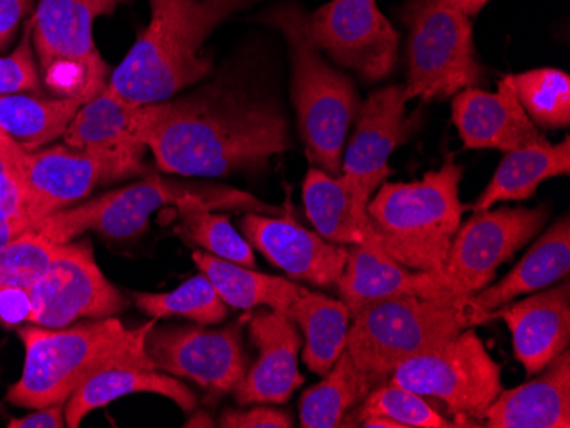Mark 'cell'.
Listing matches in <instances>:
<instances>
[{
	"label": "cell",
	"instance_id": "36",
	"mask_svg": "<svg viewBox=\"0 0 570 428\" xmlns=\"http://www.w3.org/2000/svg\"><path fill=\"white\" fill-rule=\"evenodd\" d=\"M63 246L51 242L33 228L26 229L0 248V290L30 289Z\"/></svg>",
	"mask_w": 570,
	"mask_h": 428
},
{
	"label": "cell",
	"instance_id": "40",
	"mask_svg": "<svg viewBox=\"0 0 570 428\" xmlns=\"http://www.w3.org/2000/svg\"><path fill=\"white\" fill-rule=\"evenodd\" d=\"M31 302L26 289L0 290V321L14 326L30 321Z\"/></svg>",
	"mask_w": 570,
	"mask_h": 428
},
{
	"label": "cell",
	"instance_id": "23",
	"mask_svg": "<svg viewBox=\"0 0 570 428\" xmlns=\"http://www.w3.org/2000/svg\"><path fill=\"white\" fill-rule=\"evenodd\" d=\"M243 209L249 212L278 216L282 209L268 206L246 191L216 185L213 190L191 193L179 201V232L191 245L204 248L207 253L243 267H255V255L252 245L233 228L229 217L217 216L210 209Z\"/></svg>",
	"mask_w": 570,
	"mask_h": 428
},
{
	"label": "cell",
	"instance_id": "32",
	"mask_svg": "<svg viewBox=\"0 0 570 428\" xmlns=\"http://www.w3.org/2000/svg\"><path fill=\"white\" fill-rule=\"evenodd\" d=\"M82 104L76 98H38L19 92L0 96V130L31 152L63 137Z\"/></svg>",
	"mask_w": 570,
	"mask_h": 428
},
{
	"label": "cell",
	"instance_id": "26",
	"mask_svg": "<svg viewBox=\"0 0 570 428\" xmlns=\"http://www.w3.org/2000/svg\"><path fill=\"white\" fill-rule=\"evenodd\" d=\"M303 200L307 219L326 241L342 246L376 242L367 209L344 176L335 178L311 166L304 178Z\"/></svg>",
	"mask_w": 570,
	"mask_h": 428
},
{
	"label": "cell",
	"instance_id": "35",
	"mask_svg": "<svg viewBox=\"0 0 570 428\" xmlns=\"http://www.w3.org/2000/svg\"><path fill=\"white\" fill-rule=\"evenodd\" d=\"M370 415H383V417L393 418L405 428L456 427L454 421L446 420L434 408L429 407L424 396L402 388V386L393 385V382L373 389L361 405L345 415L342 427H357L362 418L370 417Z\"/></svg>",
	"mask_w": 570,
	"mask_h": 428
},
{
	"label": "cell",
	"instance_id": "8",
	"mask_svg": "<svg viewBox=\"0 0 570 428\" xmlns=\"http://www.w3.org/2000/svg\"><path fill=\"white\" fill-rule=\"evenodd\" d=\"M132 0H40L31 18V40L45 84L60 98L88 103L108 86V69L92 38L99 16Z\"/></svg>",
	"mask_w": 570,
	"mask_h": 428
},
{
	"label": "cell",
	"instance_id": "25",
	"mask_svg": "<svg viewBox=\"0 0 570 428\" xmlns=\"http://www.w3.org/2000/svg\"><path fill=\"white\" fill-rule=\"evenodd\" d=\"M570 270V220L562 217L547 229L527 257L515 265L501 282L466 297L470 305L489 321V316L515 297L538 292L569 277Z\"/></svg>",
	"mask_w": 570,
	"mask_h": 428
},
{
	"label": "cell",
	"instance_id": "46",
	"mask_svg": "<svg viewBox=\"0 0 570 428\" xmlns=\"http://www.w3.org/2000/svg\"><path fill=\"white\" fill-rule=\"evenodd\" d=\"M451 2H453L464 16L472 18V16L479 14V12L489 4L490 0H451Z\"/></svg>",
	"mask_w": 570,
	"mask_h": 428
},
{
	"label": "cell",
	"instance_id": "9",
	"mask_svg": "<svg viewBox=\"0 0 570 428\" xmlns=\"http://www.w3.org/2000/svg\"><path fill=\"white\" fill-rule=\"evenodd\" d=\"M390 382L443 401L456 415V427H472L470 418L479 417L502 391L501 366L470 328L400 364Z\"/></svg>",
	"mask_w": 570,
	"mask_h": 428
},
{
	"label": "cell",
	"instance_id": "43",
	"mask_svg": "<svg viewBox=\"0 0 570 428\" xmlns=\"http://www.w3.org/2000/svg\"><path fill=\"white\" fill-rule=\"evenodd\" d=\"M24 152L26 150L16 140H12L4 130H0V161L8 162L14 168L16 162L22 158Z\"/></svg>",
	"mask_w": 570,
	"mask_h": 428
},
{
	"label": "cell",
	"instance_id": "15",
	"mask_svg": "<svg viewBox=\"0 0 570 428\" xmlns=\"http://www.w3.org/2000/svg\"><path fill=\"white\" fill-rule=\"evenodd\" d=\"M406 103L405 86H387L373 92L355 118L357 127L345 150L342 176L366 209L377 188L392 176L387 159L412 136Z\"/></svg>",
	"mask_w": 570,
	"mask_h": 428
},
{
	"label": "cell",
	"instance_id": "16",
	"mask_svg": "<svg viewBox=\"0 0 570 428\" xmlns=\"http://www.w3.org/2000/svg\"><path fill=\"white\" fill-rule=\"evenodd\" d=\"M243 235L272 265L294 279L318 287L338 283L347 263V246L333 245L307 231L293 217L246 213Z\"/></svg>",
	"mask_w": 570,
	"mask_h": 428
},
{
	"label": "cell",
	"instance_id": "47",
	"mask_svg": "<svg viewBox=\"0 0 570 428\" xmlns=\"http://www.w3.org/2000/svg\"><path fill=\"white\" fill-rule=\"evenodd\" d=\"M185 427H216V421L205 414V411H191L190 420L185 424Z\"/></svg>",
	"mask_w": 570,
	"mask_h": 428
},
{
	"label": "cell",
	"instance_id": "39",
	"mask_svg": "<svg viewBox=\"0 0 570 428\" xmlns=\"http://www.w3.org/2000/svg\"><path fill=\"white\" fill-rule=\"evenodd\" d=\"M0 220H30L35 223L18 175L4 161H0Z\"/></svg>",
	"mask_w": 570,
	"mask_h": 428
},
{
	"label": "cell",
	"instance_id": "5",
	"mask_svg": "<svg viewBox=\"0 0 570 428\" xmlns=\"http://www.w3.org/2000/svg\"><path fill=\"white\" fill-rule=\"evenodd\" d=\"M461 178L463 168L448 155L444 165L422 180L384 181L377 188L367 203V217L387 257L410 270H443L463 217Z\"/></svg>",
	"mask_w": 570,
	"mask_h": 428
},
{
	"label": "cell",
	"instance_id": "33",
	"mask_svg": "<svg viewBox=\"0 0 570 428\" xmlns=\"http://www.w3.org/2000/svg\"><path fill=\"white\" fill-rule=\"evenodd\" d=\"M521 107L537 127L567 129L570 125V76L560 69H534L505 76Z\"/></svg>",
	"mask_w": 570,
	"mask_h": 428
},
{
	"label": "cell",
	"instance_id": "34",
	"mask_svg": "<svg viewBox=\"0 0 570 428\" xmlns=\"http://www.w3.org/2000/svg\"><path fill=\"white\" fill-rule=\"evenodd\" d=\"M134 300L140 311L154 319L184 316L198 325H217L227 316L226 302L202 271L173 292H137Z\"/></svg>",
	"mask_w": 570,
	"mask_h": 428
},
{
	"label": "cell",
	"instance_id": "42",
	"mask_svg": "<svg viewBox=\"0 0 570 428\" xmlns=\"http://www.w3.org/2000/svg\"><path fill=\"white\" fill-rule=\"evenodd\" d=\"M33 0H0V48L6 47L21 19L31 11Z\"/></svg>",
	"mask_w": 570,
	"mask_h": 428
},
{
	"label": "cell",
	"instance_id": "38",
	"mask_svg": "<svg viewBox=\"0 0 570 428\" xmlns=\"http://www.w3.org/2000/svg\"><path fill=\"white\" fill-rule=\"evenodd\" d=\"M293 424V417L287 411L272 407L226 410L219 418V427L224 428H291Z\"/></svg>",
	"mask_w": 570,
	"mask_h": 428
},
{
	"label": "cell",
	"instance_id": "37",
	"mask_svg": "<svg viewBox=\"0 0 570 428\" xmlns=\"http://www.w3.org/2000/svg\"><path fill=\"white\" fill-rule=\"evenodd\" d=\"M31 44L33 43H31L30 22L14 52L8 57H0V96L37 91L40 78H38Z\"/></svg>",
	"mask_w": 570,
	"mask_h": 428
},
{
	"label": "cell",
	"instance_id": "48",
	"mask_svg": "<svg viewBox=\"0 0 570 428\" xmlns=\"http://www.w3.org/2000/svg\"><path fill=\"white\" fill-rule=\"evenodd\" d=\"M2 411H4V408H2V405H0V414H2Z\"/></svg>",
	"mask_w": 570,
	"mask_h": 428
},
{
	"label": "cell",
	"instance_id": "2",
	"mask_svg": "<svg viewBox=\"0 0 570 428\" xmlns=\"http://www.w3.org/2000/svg\"><path fill=\"white\" fill-rule=\"evenodd\" d=\"M150 21L108 86L128 103H159L198 84L213 70L207 38L236 12L262 0H147Z\"/></svg>",
	"mask_w": 570,
	"mask_h": 428
},
{
	"label": "cell",
	"instance_id": "19",
	"mask_svg": "<svg viewBox=\"0 0 570 428\" xmlns=\"http://www.w3.org/2000/svg\"><path fill=\"white\" fill-rule=\"evenodd\" d=\"M249 340L258 360L235 388L239 405H281L304 382L297 369L301 335L294 319L274 309H261L248 319Z\"/></svg>",
	"mask_w": 570,
	"mask_h": 428
},
{
	"label": "cell",
	"instance_id": "10",
	"mask_svg": "<svg viewBox=\"0 0 570 428\" xmlns=\"http://www.w3.org/2000/svg\"><path fill=\"white\" fill-rule=\"evenodd\" d=\"M549 216V206L476 210L461 223L439 270L448 299L469 297L490 286L498 268L546 228Z\"/></svg>",
	"mask_w": 570,
	"mask_h": 428
},
{
	"label": "cell",
	"instance_id": "45",
	"mask_svg": "<svg viewBox=\"0 0 570 428\" xmlns=\"http://www.w3.org/2000/svg\"><path fill=\"white\" fill-rule=\"evenodd\" d=\"M358 425L364 428H405L399 421L383 417V415H370V417L362 418Z\"/></svg>",
	"mask_w": 570,
	"mask_h": 428
},
{
	"label": "cell",
	"instance_id": "18",
	"mask_svg": "<svg viewBox=\"0 0 570 428\" xmlns=\"http://www.w3.org/2000/svg\"><path fill=\"white\" fill-rule=\"evenodd\" d=\"M14 171L35 223L82 200L99 183H105L101 161L67 143L26 150Z\"/></svg>",
	"mask_w": 570,
	"mask_h": 428
},
{
	"label": "cell",
	"instance_id": "41",
	"mask_svg": "<svg viewBox=\"0 0 570 428\" xmlns=\"http://www.w3.org/2000/svg\"><path fill=\"white\" fill-rule=\"evenodd\" d=\"M9 428H62L66 425V402L38 408L35 414L9 421Z\"/></svg>",
	"mask_w": 570,
	"mask_h": 428
},
{
	"label": "cell",
	"instance_id": "7",
	"mask_svg": "<svg viewBox=\"0 0 570 428\" xmlns=\"http://www.w3.org/2000/svg\"><path fill=\"white\" fill-rule=\"evenodd\" d=\"M400 19L409 30L406 101L451 98L485 81L472 22L451 0H406Z\"/></svg>",
	"mask_w": 570,
	"mask_h": 428
},
{
	"label": "cell",
	"instance_id": "21",
	"mask_svg": "<svg viewBox=\"0 0 570 428\" xmlns=\"http://www.w3.org/2000/svg\"><path fill=\"white\" fill-rule=\"evenodd\" d=\"M502 318L512 335L515 359L528 376H538L570 344L569 277L560 286L502 306L489 319Z\"/></svg>",
	"mask_w": 570,
	"mask_h": 428
},
{
	"label": "cell",
	"instance_id": "29",
	"mask_svg": "<svg viewBox=\"0 0 570 428\" xmlns=\"http://www.w3.org/2000/svg\"><path fill=\"white\" fill-rule=\"evenodd\" d=\"M198 270L213 282L226 306L253 309L267 306L274 311L289 315V309L303 293L304 287L272 275L258 273L243 265L214 257L207 251H194Z\"/></svg>",
	"mask_w": 570,
	"mask_h": 428
},
{
	"label": "cell",
	"instance_id": "22",
	"mask_svg": "<svg viewBox=\"0 0 570 428\" xmlns=\"http://www.w3.org/2000/svg\"><path fill=\"white\" fill-rule=\"evenodd\" d=\"M453 123L470 150L511 152L546 139L505 78L499 81L498 92L469 88L454 94Z\"/></svg>",
	"mask_w": 570,
	"mask_h": 428
},
{
	"label": "cell",
	"instance_id": "28",
	"mask_svg": "<svg viewBox=\"0 0 570 428\" xmlns=\"http://www.w3.org/2000/svg\"><path fill=\"white\" fill-rule=\"evenodd\" d=\"M570 139L552 146L547 139L505 152L489 187L476 198L473 210L492 209L499 201L528 200L543 181L569 176Z\"/></svg>",
	"mask_w": 570,
	"mask_h": 428
},
{
	"label": "cell",
	"instance_id": "14",
	"mask_svg": "<svg viewBox=\"0 0 570 428\" xmlns=\"http://www.w3.org/2000/svg\"><path fill=\"white\" fill-rule=\"evenodd\" d=\"M146 351L154 369L187 377L214 396L235 391L246 374L239 325L217 330L205 325H154L146 337Z\"/></svg>",
	"mask_w": 570,
	"mask_h": 428
},
{
	"label": "cell",
	"instance_id": "31",
	"mask_svg": "<svg viewBox=\"0 0 570 428\" xmlns=\"http://www.w3.org/2000/svg\"><path fill=\"white\" fill-rule=\"evenodd\" d=\"M287 316L303 328L306 337L303 362L307 369L325 376L347 344L351 328L347 306L342 300L307 290L294 302Z\"/></svg>",
	"mask_w": 570,
	"mask_h": 428
},
{
	"label": "cell",
	"instance_id": "4",
	"mask_svg": "<svg viewBox=\"0 0 570 428\" xmlns=\"http://www.w3.org/2000/svg\"><path fill=\"white\" fill-rule=\"evenodd\" d=\"M258 21L281 31L289 44L291 92L297 130L311 166L335 178L341 176L342 149L362 104L354 82L326 62L318 44L307 33L306 9L296 0L271 6L258 16Z\"/></svg>",
	"mask_w": 570,
	"mask_h": 428
},
{
	"label": "cell",
	"instance_id": "20",
	"mask_svg": "<svg viewBox=\"0 0 570 428\" xmlns=\"http://www.w3.org/2000/svg\"><path fill=\"white\" fill-rule=\"evenodd\" d=\"M347 263L336 286L351 318L367 306L395 297L448 299L439 271H410L373 241L347 246Z\"/></svg>",
	"mask_w": 570,
	"mask_h": 428
},
{
	"label": "cell",
	"instance_id": "13",
	"mask_svg": "<svg viewBox=\"0 0 570 428\" xmlns=\"http://www.w3.org/2000/svg\"><path fill=\"white\" fill-rule=\"evenodd\" d=\"M216 185H185L150 176L139 183L101 195L73 209L51 213L33 223V229L57 245H67L76 236L95 229L105 238L124 239L144 231L150 216L166 206H178L191 193L209 191Z\"/></svg>",
	"mask_w": 570,
	"mask_h": 428
},
{
	"label": "cell",
	"instance_id": "24",
	"mask_svg": "<svg viewBox=\"0 0 570 428\" xmlns=\"http://www.w3.org/2000/svg\"><path fill=\"white\" fill-rule=\"evenodd\" d=\"M476 418L490 428H569V348L533 381L499 392Z\"/></svg>",
	"mask_w": 570,
	"mask_h": 428
},
{
	"label": "cell",
	"instance_id": "3",
	"mask_svg": "<svg viewBox=\"0 0 570 428\" xmlns=\"http://www.w3.org/2000/svg\"><path fill=\"white\" fill-rule=\"evenodd\" d=\"M154 321L128 330L117 318H102L63 328H22L24 345L21 379L8 391L16 407H51L66 402L89 377L107 369H154L146 337Z\"/></svg>",
	"mask_w": 570,
	"mask_h": 428
},
{
	"label": "cell",
	"instance_id": "6",
	"mask_svg": "<svg viewBox=\"0 0 570 428\" xmlns=\"http://www.w3.org/2000/svg\"><path fill=\"white\" fill-rule=\"evenodd\" d=\"M352 319L345 350L358 369L383 379L405 360L485 322L466 297H395L367 306Z\"/></svg>",
	"mask_w": 570,
	"mask_h": 428
},
{
	"label": "cell",
	"instance_id": "44",
	"mask_svg": "<svg viewBox=\"0 0 570 428\" xmlns=\"http://www.w3.org/2000/svg\"><path fill=\"white\" fill-rule=\"evenodd\" d=\"M33 223L30 220H0V248H4L9 241L30 229Z\"/></svg>",
	"mask_w": 570,
	"mask_h": 428
},
{
	"label": "cell",
	"instance_id": "1",
	"mask_svg": "<svg viewBox=\"0 0 570 428\" xmlns=\"http://www.w3.org/2000/svg\"><path fill=\"white\" fill-rule=\"evenodd\" d=\"M136 133L161 171L185 178L258 171L291 146L277 101L235 76L137 108Z\"/></svg>",
	"mask_w": 570,
	"mask_h": 428
},
{
	"label": "cell",
	"instance_id": "17",
	"mask_svg": "<svg viewBox=\"0 0 570 428\" xmlns=\"http://www.w3.org/2000/svg\"><path fill=\"white\" fill-rule=\"evenodd\" d=\"M137 108L107 86L79 108L63 133V140L67 146L98 158L105 168V181L136 175L147 149L137 139Z\"/></svg>",
	"mask_w": 570,
	"mask_h": 428
},
{
	"label": "cell",
	"instance_id": "27",
	"mask_svg": "<svg viewBox=\"0 0 570 428\" xmlns=\"http://www.w3.org/2000/svg\"><path fill=\"white\" fill-rule=\"evenodd\" d=\"M136 392H154L171 399L176 407L185 414H191L197 408V396L187 386L181 385L168 374L156 372L153 369H118L101 370L89 377L88 381L77 389L66 401V425L77 428L96 408L107 407L115 399Z\"/></svg>",
	"mask_w": 570,
	"mask_h": 428
},
{
	"label": "cell",
	"instance_id": "12",
	"mask_svg": "<svg viewBox=\"0 0 570 428\" xmlns=\"http://www.w3.org/2000/svg\"><path fill=\"white\" fill-rule=\"evenodd\" d=\"M28 296L30 321L43 328H66L81 318H111L127 306L86 241L67 242Z\"/></svg>",
	"mask_w": 570,
	"mask_h": 428
},
{
	"label": "cell",
	"instance_id": "30",
	"mask_svg": "<svg viewBox=\"0 0 570 428\" xmlns=\"http://www.w3.org/2000/svg\"><path fill=\"white\" fill-rule=\"evenodd\" d=\"M325 379L315 388L307 389L299 401V420L303 428L342 427L348 411L361 405L383 377L358 369L347 350L325 374Z\"/></svg>",
	"mask_w": 570,
	"mask_h": 428
},
{
	"label": "cell",
	"instance_id": "11",
	"mask_svg": "<svg viewBox=\"0 0 570 428\" xmlns=\"http://www.w3.org/2000/svg\"><path fill=\"white\" fill-rule=\"evenodd\" d=\"M307 33L336 66L367 82L386 79L399 59V33L376 0H332L307 12Z\"/></svg>",
	"mask_w": 570,
	"mask_h": 428
}]
</instances>
